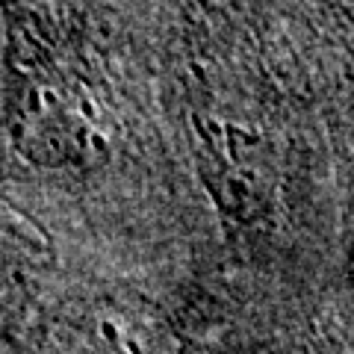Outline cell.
I'll use <instances>...</instances> for the list:
<instances>
[{"label":"cell","mask_w":354,"mask_h":354,"mask_svg":"<svg viewBox=\"0 0 354 354\" xmlns=\"http://www.w3.org/2000/svg\"><path fill=\"white\" fill-rule=\"evenodd\" d=\"M50 354H177L162 313L136 292H95L57 310Z\"/></svg>","instance_id":"obj_1"}]
</instances>
